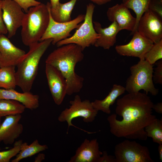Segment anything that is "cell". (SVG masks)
Returning <instances> with one entry per match:
<instances>
[{
  "mask_svg": "<svg viewBox=\"0 0 162 162\" xmlns=\"http://www.w3.org/2000/svg\"><path fill=\"white\" fill-rule=\"evenodd\" d=\"M116 162H154L148 148L135 141L126 140L116 145Z\"/></svg>",
  "mask_w": 162,
  "mask_h": 162,
  "instance_id": "ba28073f",
  "label": "cell"
},
{
  "mask_svg": "<svg viewBox=\"0 0 162 162\" xmlns=\"http://www.w3.org/2000/svg\"><path fill=\"white\" fill-rule=\"evenodd\" d=\"M106 15L108 20L112 22H116L121 30L125 29L133 34L136 25V18L123 3L117 4L109 8Z\"/></svg>",
  "mask_w": 162,
  "mask_h": 162,
  "instance_id": "5bb4252c",
  "label": "cell"
},
{
  "mask_svg": "<svg viewBox=\"0 0 162 162\" xmlns=\"http://www.w3.org/2000/svg\"><path fill=\"white\" fill-rule=\"evenodd\" d=\"M21 114L5 116L0 126V142L5 145H12L22 133L23 127L19 123Z\"/></svg>",
  "mask_w": 162,
  "mask_h": 162,
  "instance_id": "9a60e30c",
  "label": "cell"
},
{
  "mask_svg": "<svg viewBox=\"0 0 162 162\" xmlns=\"http://www.w3.org/2000/svg\"><path fill=\"white\" fill-rule=\"evenodd\" d=\"M148 9L162 19V0H151Z\"/></svg>",
  "mask_w": 162,
  "mask_h": 162,
  "instance_id": "f546056e",
  "label": "cell"
},
{
  "mask_svg": "<svg viewBox=\"0 0 162 162\" xmlns=\"http://www.w3.org/2000/svg\"><path fill=\"white\" fill-rule=\"evenodd\" d=\"M52 41V39H47L29 46L28 52L17 65L16 85L23 92H30L37 74L40 59Z\"/></svg>",
  "mask_w": 162,
  "mask_h": 162,
  "instance_id": "3957f363",
  "label": "cell"
},
{
  "mask_svg": "<svg viewBox=\"0 0 162 162\" xmlns=\"http://www.w3.org/2000/svg\"><path fill=\"white\" fill-rule=\"evenodd\" d=\"M0 99L10 100L17 101L23 105L26 108L31 110L39 106V96L30 92L20 93L14 89L0 88Z\"/></svg>",
  "mask_w": 162,
  "mask_h": 162,
  "instance_id": "d6986e66",
  "label": "cell"
},
{
  "mask_svg": "<svg viewBox=\"0 0 162 162\" xmlns=\"http://www.w3.org/2000/svg\"><path fill=\"white\" fill-rule=\"evenodd\" d=\"M26 108L21 103L16 101L0 99V117L21 114Z\"/></svg>",
  "mask_w": 162,
  "mask_h": 162,
  "instance_id": "cb8c5ba5",
  "label": "cell"
},
{
  "mask_svg": "<svg viewBox=\"0 0 162 162\" xmlns=\"http://www.w3.org/2000/svg\"><path fill=\"white\" fill-rule=\"evenodd\" d=\"M5 64L2 58V57L0 53V68L2 66H5Z\"/></svg>",
  "mask_w": 162,
  "mask_h": 162,
  "instance_id": "f35d334b",
  "label": "cell"
},
{
  "mask_svg": "<svg viewBox=\"0 0 162 162\" xmlns=\"http://www.w3.org/2000/svg\"><path fill=\"white\" fill-rule=\"evenodd\" d=\"M151 0H123V3L129 9L133 10L136 15V23L134 32L137 31L139 21L148 9Z\"/></svg>",
  "mask_w": 162,
  "mask_h": 162,
  "instance_id": "d4e9b609",
  "label": "cell"
},
{
  "mask_svg": "<svg viewBox=\"0 0 162 162\" xmlns=\"http://www.w3.org/2000/svg\"><path fill=\"white\" fill-rule=\"evenodd\" d=\"M1 34V33L0 32V34Z\"/></svg>",
  "mask_w": 162,
  "mask_h": 162,
  "instance_id": "60d3db41",
  "label": "cell"
},
{
  "mask_svg": "<svg viewBox=\"0 0 162 162\" xmlns=\"http://www.w3.org/2000/svg\"><path fill=\"white\" fill-rule=\"evenodd\" d=\"M48 148L47 145H40L37 139L34 140L30 145H28L26 142H22L20 146V152L11 162H19L23 159L32 156Z\"/></svg>",
  "mask_w": 162,
  "mask_h": 162,
  "instance_id": "7402d4cb",
  "label": "cell"
},
{
  "mask_svg": "<svg viewBox=\"0 0 162 162\" xmlns=\"http://www.w3.org/2000/svg\"><path fill=\"white\" fill-rule=\"evenodd\" d=\"M99 5H102L111 2L112 0H89Z\"/></svg>",
  "mask_w": 162,
  "mask_h": 162,
  "instance_id": "d590c367",
  "label": "cell"
},
{
  "mask_svg": "<svg viewBox=\"0 0 162 162\" xmlns=\"http://www.w3.org/2000/svg\"><path fill=\"white\" fill-rule=\"evenodd\" d=\"M158 151L159 156L160 159L162 161V144H159Z\"/></svg>",
  "mask_w": 162,
  "mask_h": 162,
  "instance_id": "8d00e7d4",
  "label": "cell"
},
{
  "mask_svg": "<svg viewBox=\"0 0 162 162\" xmlns=\"http://www.w3.org/2000/svg\"><path fill=\"white\" fill-rule=\"evenodd\" d=\"M70 106L63 110L58 118L61 122H66L68 124V134L70 126H73L88 134L95 133L94 132H89L73 125L72 123L73 119L78 117L83 118V121L86 123L92 122L95 119L98 111L93 107L92 102L88 100L82 101L78 95H76L73 100L70 102Z\"/></svg>",
  "mask_w": 162,
  "mask_h": 162,
  "instance_id": "52a82bcc",
  "label": "cell"
},
{
  "mask_svg": "<svg viewBox=\"0 0 162 162\" xmlns=\"http://www.w3.org/2000/svg\"><path fill=\"white\" fill-rule=\"evenodd\" d=\"M145 130L147 137L152 138L153 142L162 144V118H156L145 128Z\"/></svg>",
  "mask_w": 162,
  "mask_h": 162,
  "instance_id": "484cf974",
  "label": "cell"
},
{
  "mask_svg": "<svg viewBox=\"0 0 162 162\" xmlns=\"http://www.w3.org/2000/svg\"><path fill=\"white\" fill-rule=\"evenodd\" d=\"M162 58V39L154 44L149 50L146 54L145 59L152 65Z\"/></svg>",
  "mask_w": 162,
  "mask_h": 162,
  "instance_id": "4316f807",
  "label": "cell"
},
{
  "mask_svg": "<svg viewBox=\"0 0 162 162\" xmlns=\"http://www.w3.org/2000/svg\"><path fill=\"white\" fill-rule=\"evenodd\" d=\"M50 18L48 4L30 8L25 14L21 25L24 44L29 47L39 42L48 26Z\"/></svg>",
  "mask_w": 162,
  "mask_h": 162,
  "instance_id": "277c9868",
  "label": "cell"
},
{
  "mask_svg": "<svg viewBox=\"0 0 162 162\" xmlns=\"http://www.w3.org/2000/svg\"><path fill=\"white\" fill-rule=\"evenodd\" d=\"M126 91L124 87L119 85L114 84L108 95L103 100H95L92 102L93 107L98 111H101L105 113L110 114V106L115 103L116 99L123 94Z\"/></svg>",
  "mask_w": 162,
  "mask_h": 162,
  "instance_id": "ffe728a7",
  "label": "cell"
},
{
  "mask_svg": "<svg viewBox=\"0 0 162 162\" xmlns=\"http://www.w3.org/2000/svg\"><path fill=\"white\" fill-rule=\"evenodd\" d=\"M152 109L157 113L159 114L162 113V103L160 102L156 104H154Z\"/></svg>",
  "mask_w": 162,
  "mask_h": 162,
  "instance_id": "836d02e7",
  "label": "cell"
},
{
  "mask_svg": "<svg viewBox=\"0 0 162 162\" xmlns=\"http://www.w3.org/2000/svg\"><path fill=\"white\" fill-rule=\"evenodd\" d=\"M45 155L43 153H39L34 159L35 162H41L45 159Z\"/></svg>",
  "mask_w": 162,
  "mask_h": 162,
  "instance_id": "e575fe53",
  "label": "cell"
},
{
  "mask_svg": "<svg viewBox=\"0 0 162 162\" xmlns=\"http://www.w3.org/2000/svg\"><path fill=\"white\" fill-rule=\"evenodd\" d=\"M45 73L49 88L53 100L59 105L67 94V83L61 72L52 65L46 64Z\"/></svg>",
  "mask_w": 162,
  "mask_h": 162,
  "instance_id": "4fadbf2b",
  "label": "cell"
},
{
  "mask_svg": "<svg viewBox=\"0 0 162 162\" xmlns=\"http://www.w3.org/2000/svg\"><path fill=\"white\" fill-rule=\"evenodd\" d=\"M93 23L96 32L99 35L94 45L109 50L116 43L117 34L121 31L118 24L113 22L108 27L103 28L98 22L93 21Z\"/></svg>",
  "mask_w": 162,
  "mask_h": 162,
  "instance_id": "e0dca14e",
  "label": "cell"
},
{
  "mask_svg": "<svg viewBox=\"0 0 162 162\" xmlns=\"http://www.w3.org/2000/svg\"><path fill=\"white\" fill-rule=\"evenodd\" d=\"M154 104L146 94L128 93L117 101L116 114L107 118L111 133L116 137L146 140L145 128L156 118Z\"/></svg>",
  "mask_w": 162,
  "mask_h": 162,
  "instance_id": "6da1fadb",
  "label": "cell"
},
{
  "mask_svg": "<svg viewBox=\"0 0 162 162\" xmlns=\"http://www.w3.org/2000/svg\"><path fill=\"white\" fill-rule=\"evenodd\" d=\"M154 43L142 36L138 32L135 31L130 41L127 44L116 46L115 50L119 55L137 57L145 59L147 53L153 46Z\"/></svg>",
  "mask_w": 162,
  "mask_h": 162,
  "instance_id": "7c38bea8",
  "label": "cell"
},
{
  "mask_svg": "<svg viewBox=\"0 0 162 162\" xmlns=\"http://www.w3.org/2000/svg\"><path fill=\"white\" fill-rule=\"evenodd\" d=\"M1 117H0V126L2 123H1ZM1 150V148L0 147V150Z\"/></svg>",
  "mask_w": 162,
  "mask_h": 162,
  "instance_id": "ab89813d",
  "label": "cell"
},
{
  "mask_svg": "<svg viewBox=\"0 0 162 162\" xmlns=\"http://www.w3.org/2000/svg\"><path fill=\"white\" fill-rule=\"evenodd\" d=\"M78 0H70L62 3L60 2L55 7H50V12L52 19L59 22H69L71 20L72 11Z\"/></svg>",
  "mask_w": 162,
  "mask_h": 162,
  "instance_id": "44dd1931",
  "label": "cell"
},
{
  "mask_svg": "<svg viewBox=\"0 0 162 162\" xmlns=\"http://www.w3.org/2000/svg\"><path fill=\"white\" fill-rule=\"evenodd\" d=\"M156 67L154 69L153 76V81L157 84H162V60L161 59L155 63Z\"/></svg>",
  "mask_w": 162,
  "mask_h": 162,
  "instance_id": "f1b7e54d",
  "label": "cell"
},
{
  "mask_svg": "<svg viewBox=\"0 0 162 162\" xmlns=\"http://www.w3.org/2000/svg\"><path fill=\"white\" fill-rule=\"evenodd\" d=\"M131 74L126 81L125 88L128 93H135L141 90L147 94L148 92L156 96L158 90L154 86L153 80V65L145 59L140 60L138 63L131 67Z\"/></svg>",
  "mask_w": 162,
  "mask_h": 162,
  "instance_id": "5b68a950",
  "label": "cell"
},
{
  "mask_svg": "<svg viewBox=\"0 0 162 162\" xmlns=\"http://www.w3.org/2000/svg\"><path fill=\"white\" fill-rule=\"evenodd\" d=\"M2 2V0H0V32L1 34H5L8 33V31L3 20Z\"/></svg>",
  "mask_w": 162,
  "mask_h": 162,
  "instance_id": "1f68e13d",
  "label": "cell"
},
{
  "mask_svg": "<svg viewBox=\"0 0 162 162\" xmlns=\"http://www.w3.org/2000/svg\"><path fill=\"white\" fill-rule=\"evenodd\" d=\"M83 51L77 44H68L54 50L46 59V64L56 68L65 78L68 95L79 92L83 86L84 78L77 74L75 71L76 64L84 58Z\"/></svg>",
  "mask_w": 162,
  "mask_h": 162,
  "instance_id": "7a4b0ae2",
  "label": "cell"
},
{
  "mask_svg": "<svg viewBox=\"0 0 162 162\" xmlns=\"http://www.w3.org/2000/svg\"><path fill=\"white\" fill-rule=\"evenodd\" d=\"M15 66L8 65L0 68V88L14 89L17 86Z\"/></svg>",
  "mask_w": 162,
  "mask_h": 162,
  "instance_id": "603a6c76",
  "label": "cell"
},
{
  "mask_svg": "<svg viewBox=\"0 0 162 162\" xmlns=\"http://www.w3.org/2000/svg\"><path fill=\"white\" fill-rule=\"evenodd\" d=\"M2 17L7 28L8 38L16 34L21 26L25 13L21 6L13 0H2Z\"/></svg>",
  "mask_w": 162,
  "mask_h": 162,
  "instance_id": "8fae6325",
  "label": "cell"
},
{
  "mask_svg": "<svg viewBox=\"0 0 162 162\" xmlns=\"http://www.w3.org/2000/svg\"><path fill=\"white\" fill-rule=\"evenodd\" d=\"M99 162H116V161L114 156L109 155L106 151H104Z\"/></svg>",
  "mask_w": 162,
  "mask_h": 162,
  "instance_id": "d6a6232c",
  "label": "cell"
},
{
  "mask_svg": "<svg viewBox=\"0 0 162 162\" xmlns=\"http://www.w3.org/2000/svg\"><path fill=\"white\" fill-rule=\"evenodd\" d=\"M103 152L99 150L97 139H86L76 150L69 162H99Z\"/></svg>",
  "mask_w": 162,
  "mask_h": 162,
  "instance_id": "2e32d148",
  "label": "cell"
},
{
  "mask_svg": "<svg viewBox=\"0 0 162 162\" xmlns=\"http://www.w3.org/2000/svg\"><path fill=\"white\" fill-rule=\"evenodd\" d=\"M137 31L154 44L157 43L162 39V18L148 9L140 18Z\"/></svg>",
  "mask_w": 162,
  "mask_h": 162,
  "instance_id": "30bf717a",
  "label": "cell"
},
{
  "mask_svg": "<svg viewBox=\"0 0 162 162\" xmlns=\"http://www.w3.org/2000/svg\"><path fill=\"white\" fill-rule=\"evenodd\" d=\"M49 8L50 18L47 28L39 41L52 39V43L55 45L57 43L71 36L70 32L75 29L78 28L84 21L85 15L80 14L73 20L64 22L54 21L52 18L50 12V4L47 2Z\"/></svg>",
  "mask_w": 162,
  "mask_h": 162,
  "instance_id": "9c48e42d",
  "label": "cell"
},
{
  "mask_svg": "<svg viewBox=\"0 0 162 162\" xmlns=\"http://www.w3.org/2000/svg\"><path fill=\"white\" fill-rule=\"evenodd\" d=\"M95 7L92 3H89L87 5L83 23H81L73 35L57 43L56 44L58 47L68 44H74L84 50L86 48L94 45L99 37L94 28L93 23V16Z\"/></svg>",
  "mask_w": 162,
  "mask_h": 162,
  "instance_id": "8992f818",
  "label": "cell"
},
{
  "mask_svg": "<svg viewBox=\"0 0 162 162\" xmlns=\"http://www.w3.org/2000/svg\"><path fill=\"white\" fill-rule=\"evenodd\" d=\"M22 142V140H19L14 142L12 148L8 150L0 151V162H10L11 158L16 156L20 152Z\"/></svg>",
  "mask_w": 162,
  "mask_h": 162,
  "instance_id": "83f0119b",
  "label": "cell"
},
{
  "mask_svg": "<svg viewBox=\"0 0 162 162\" xmlns=\"http://www.w3.org/2000/svg\"><path fill=\"white\" fill-rule=\"evenodd\" d=\"M0 53L5 66H16L26 54L24 51L14 46L4 34L0 35Z\"/></svg>",
  "mask_w": 162,
  "mask_h": 162,
  "instance_id": "ac0fdd59",
  "label": "cell"
},
{
  "mask_svg": "<svg viewBox=\"0 0 162 162\" xmlns=\"http://www.w3.org/2000/svg\"><path fill=\"white\" fill-rule=\"evenodd\" d=\"M60 0H50V6L53 8L59 2Z\"/></svg>",
  "mask_w": 162,
  "mask_h": 162,
  "instance_id": "74e56055",
  "label": "cell"
},
{
  "mask_svg": "<svg viewBox=\"0 0 162 162\" xmlns=\"http://www.w3.org/2000/svg\"><path fill=\"white\" fill-rule=\"evenodd\" d=\"M13 0L19 4L26 13L27 12L30 8L37 5L41 3L35 0Z\"/></svg>",
  "mask_w": 162,
  "mask_h": 162,
  "instance_id": "4dcf8cb0",
  "label": "cell"
}]
</instances>
